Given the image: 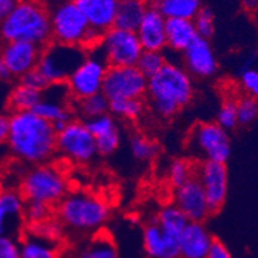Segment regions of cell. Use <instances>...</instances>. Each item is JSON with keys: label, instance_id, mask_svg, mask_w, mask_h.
<instances>
[{"label": "cell", "instance_id": "obj_14", "mask_svg": "<svg viewBox=\"0 0 258 258\" xmlns=\"http://www.w3.org/2000/svg\"><path fill=\"white\" fill-rule=\"evenodd\" d=\"M71 98L66 84H50L43 91V97L34 108V112L53 123L58 133L72 118V109L70 104Z\"/></svg>", "mask_w": 258, "mask_h": 258}, {"label": "cell", "instance_id": "obj_36", "mask_svg": "<svg viewBox=\"0 0 258 258\" xmlns=\"http://www.w3.org/2000/svg\"><path fill=\"white\" fill-rule=\"evenodd\" d=\"M216 122L226 131L233 130L239 125L238 105H236L235 100L229 98L221 103L217 114H216Z\"/></svg>", "mask_w": 258, "mask_h": 258}, {"label": "cell", "instance_id": "obj_1", "mask_svg": "<svg viewBox=\"0 0 258 258\" xmlns=\"http://www.w3.org/2000/svg\"><path fill=\"white\" fill-rule=\"evenodd\" d=\"M7 144L23 163H48L57 154V130L34 111L13 112Z\"/></svg>", "mask_w": 258, "mask_h": 258}, {"label": "cell", "instance_id": "obj_43", "mask_svg": "<svg viewBox=\"0 0 258 258\" xmlns=\"http://www.w3.org/2000/svg\"><path fill=\"white\" fill-rule=\"evenodd\" d=\"M206 258H233V254L229 248L225 245V243H222L219 239H213L212 245H211Z\"/></svg>", "mask_w": 258, "mask_h": 258}, {"label": "cell", "instance_id": "obj_42", "mask_svg": "<svg viewBox=\"0 0 258 258\" xmlns=\"http://www.w3.org/2000/svg\"><path fill=\"white\" fill-rule=\"evenodd\" d=\"M240 81L244 90L249 94V97L258 100V71L253 69L243 70L240 72Z\"/></svg>", "mask_w": 258, "mask_h": 258}, {"label": "cell", "instance_id": "obj_35", "mask_svg": "<svg viewBox=\"0 0 258 258\" xmlns=\"http://www.w3.org/2000/svg\"><path fill=\"white\" fill-rule=\"evenodd\" d=\"M53 216V207L43 202L26 201L25 208V220L26 225L30 227L41 225L43 222L48 221Z\"/></svg>", "mask_w": 258, "mask_h": 258}, {"label": "cell", "instance_id": "obj_47", "mask_svg": "<svg viewBox=\"0 0 258 258\" xmlns=\"http://www.w3.org/2000/svg\"><path fill=\"white\" fill-rule=\"evenodd\" d=\"M243 4L247 9H254L258 7V0H243Z\"/></svg>", "mask_w": 258, "mask_h": 258}, {"label": "cell", "instance_id": "obj_9", "mask_svg": "<svg viewBox=\"0 0 258 258\" xmlns=\"http://www.w3.org/2000/svg\"><path fill=\"white\" fill-rule=\"evenodd\" d=\"M97 48L108 67L137 66L144 50L137 32L118 27H112L103 32Z\"/></svg>", "mask_w": 258, "mask_h": 258}, {"label": "cell", "instance_id": "obj_48", "mask_svg": "<svg viewBox=\"0 0 258 258\" xmlns=\"http://www.w3.org/2000/svg\"><path fill=\"white\" fill-rule=\"evenodd\" d=\"M179 258H180V257H179Z\"/></svg>", "mask_w": 258, "mask_h": 258}, {"label": "cell", "instance_id": "obj_45", "mask_svg": "<svg viewBox=\"0 0 258 258\" xmlns=\"http://www.w3.org/2000/svg\"><path fill=\"white\" fill-rule=\"evenodd\" d=\"M18 2L20 0H0V22H3L11 15Z\"/></svg>", "mask_w": 258, "mask_h": 258}, {"label": "cell", "instance_id": "obj_2", "mask_svg": "<svg viewBox=\"0 0 258 258\" xmlns=\"http://www.w3.org/2000/svg\"><path fill=\"white\" fill-rule=\"evenodd\" d=\"M194 93L193 76L179 63L167 60L161 71L148 79L147 97L152 112L159 118L176 116L191 103Z\"/></svg>", "mask_w": 258, "mask_h": 258}, {"label": "cell", "instance_id": "obj_28", "mask_svg": "<svg viewBox=\"0 0 258 258\" xmlns=\"http://www.w3.org/2000/svg\"><path fill=\"white\" fill-rule=\"evenodd\" d=\"M154 221L166 234L176 239L180 238L182 230L189 224V220L185 217L184 213L177 208L175 203H167L162 206L154 217Z\"/></svg>", "mask_w": 258, "mask_h": 258}, {"label": "cell", "instance_id": "obj_41", "mask_svg": "<svg viewBox=\"0 0 258 258\" xmlns=\"http://www.w3.org/2000/svg\"><path fill=\"white\" fill-rule=\"evenodd\" d=\"M20 83L39 91H44L49 85H50V84L48 83V80L45 79V76L37 70V67L31 70V71H29L27 74L23 75L20 79Z\"/></svg>", "mask_w": 258, "mask_h": 258}, {"label": "cell", "instance_id": "obj_32", "mask_svg": "<svg viewBox=\"0 0 258 258\" xmlns=\"http://www.w3.org/2000/svg\"><path fill=\"white\" fill-rule=\"evenodd\" d=\"M167 181L173 189L181 186L182 184L196 176V170L193 165L187 159L176 158L170 162L167 170H166Z\"/></svg>", "mask_w": 258, "mask_h": 258}, {"label": "cell", "instance_id": "obj_16", "mask_svg": "<svg viewBox=\"0 0 258 258\" xmlns=\"http://www.w3.org/2000/svg\"><path fill=\"white\" fill-rule=\"evenodd\" d=\"M181 54L184 69L193 77L210 79L219 71V62L208 39L198 36Z\"/></svg>", "mask_w": 258, "mask_h": 258}, {"label": "cell", "instance_id": "obj_18", "mask_svg": "<svg viewBox=\"0 0 258 258\" xmlns=\"http://www.w3.org/2000/svg\"><path fill=\"white\" fill-rule=\"evenodd\" d=\"M26 199L20 190H0V234L17 238L26 225Z\"/></svg>", "mask_w": 258, "mask_h": 258}, {"label": "cell", "instance_id": "obj_29", "mask_svg": "<svg viewBox=\"0 0 258 258\" xmlns=\"http://www.w3.org/2000/svg\"><path fill=\"white\" fill-rule=\"evenodd\" d=\"M41 97L43 91L35 90L20 83L9 94L8 107L12 112L34 111Z\"/></svg>", "mask_w": 258, "mask_h": 258}, {"label": "cell", "instance_id": "obj_13", "mask_svg": "<svg viewBox=\"0 0 258 258\" xmlns=\"http://www.w3.org/2000/svg\"><path fill=\"white\" fill-rule=\"evenodd\" d=\"M196 177L201 182L211 213L219 212L225 205L229 187V176L225 163L202 161L196 168Z\"/></svg>", "mask_w": 258, "mask_h": 258}, {"label": "cell", "instance_id": "obj_39", "mask_svg": "<svg viewBox=\"0 0 258 258\" xmlns=\"http://www.w3.org/2000/svg\"><path fill=\"white\" fill-rule=\"evenodd\" d=\"M198 36L210 40L215 34V17L208 8H202L193 20Z\"/></svg>", "mask_w": 258, "mask_h": 258}, {"label": "cell", "instance_id": "obj_27", "mask_svg": "<svg viewBox=\"0 0 258 258\" xmlns=\"http://www.w3.org/2000/svg\"><path fill=\"white\" fill-rule=\"evenodd\" d=\"M77 258H118V249L109 234L99 231L80 248Z\"/></svg>", "mask_w": 258, "mask_h": 258}, {"label": "cell", "instance_id": "obj_4", "mask_svg": "<svg viewBox=\"0 0 258 258\" xmlns=\"http://www.w3.org/2000/svg\"><path fill=\"white\" fill-rule=\"evenodd\" d=\"M0 37L8 41H27L41 48L51 40L50 21L45 4L20 0L11 15L0 22Z\"/></svg>", "mask_w": 258, "mask_h": 258}, {"label": "cell", "instance_id": "obj_38", "mask_svg": "<svg viewBox=\"0 0 258 258\" xmlns=\"http://www.w3.org/2000/svg\"><path fill=\"white\" fill-rule=\"evenodd\" d=\"M238 105L239 125H249L258 117V100L253 97H241L236 102Z\"/></svg>", "mask_w": 258, "mask_h": 258}, {"label": "cell", "instance_id": "obj_10", "mask_svg": "<svg viewBox=\"0 0 258 258\" xmlns=\"http://www.w3.org/2000/svg\"><path fill=\"white\" fill-rule=\"evenodd\" d=\"M190 152L202 161L226 163L231 153L229 134L217 122H199L191 128Z\"/></svg>", "mask_w": 258, "mask_h": 258}, {"label": "cell", "instance_id": "obj_19", "mask_svg": "<svg viewBox=\"0 0 258 258\" xmlns=\"http://www.w3.org/2000/svg\"><path fill=\"white\" fill-rule=\"evenodd\" d=\"M166 22L167 20L161 15V12L151 4L135 31L144 50L165 51L167 49Z\"/></svg>", "mask_w": 258, "mask_h": 258}, {"label": "cell", "instance_id": "obj_25", "mask_svg": "<svg viewBox=\"0 0 258 258\" xmlns=\"http://www.w3.org/2000/svg\"><path fill=\"white\" fill-rule=\"evenodd\" d=\"M21 258H60V253L57 241L30 230V233L21 240Z\"/></svg>", "mask_w": 258, "mask_h": 258}, {"label": "cell", "instance_id": "obj_24", "mask_svg": "<svg viewBox=\"0 0 258 258\" xmlns=\"http://www.w3.org/2000/svg\"><path fill=\"white\" fill-rule=\"evenodd\" d=\"M149 7V0H118L114 27L137 31Z\"/></svg>", "mask_w": 258, "mask_h": 258}, {"label": "cell", "instance_id": "obj_6", "mask_svg": "<svg viewBox=\"0 0 258 258\" xmlns=\"http://www.w3.org/2000/svg\"><path fill=\"white\" fill-rule=\"evenodd\" d=\"M20 191L26 201L43 202L55 207L70 191V182L57 165L48 162L32 166L23 173Z\"/></svg>", "mask_w": 258, "mask_h": 258}, {"label": "cell", "instance_id": "obj_21", "mask_svg": "<svg viewBox=\"0 0 258 258\" xmlns=\"http://www.w3.org/2000/svg\"><path fill=\"white\" fill-rule=\"evenodd\" d=\"M213 239L203 222H189L179 238L180 258H206Z\"/></svg>", "mask_w": 258, "mask_h": 258}, {"label": "cell", "instance_id": "obj_5", "mask_svg": "<svg viewBox=\"0 0 258 258\" xmlns=\"http://www.w3.org/2000/svg\"><path fill=\"white\" fill-rule=\"evenodd\" d=\"M51 39L55 43L89 49L97 46L102 34L93 30L75 0H46Z\"/></svg>", "mask_w": 258, "mask_h": 258}, {"label": "cell", "instance_id": "obj_31", "mask_svg": "<svg viewBox=\"0 0 258 258\" xmlns=\"http://www.w3.org/2000/svg\"><path fill=\"white\" fill-rule=\"evenodd\" d=\"M144 112L145 103L143 99H117L109 102V113L116 118L137 121Z\"/></svg>", "mask_w": 258, "mask_h": 258}, {"label": "cell", "instance_id": "obj_8", "mask_svg": "<svg viewBox=\"0 0 258 258\" xmlns=\"http://www.w3.org/2000/svg\"><path fill=\"white\" fill-rule=\"evenodd\" d=\"M57 153L76 165H88L98 154L95 138L86 122L71 118L57 133Z\"/></svg>", "mask_w": 258, "mask_h": 258}, {"label": "cell", "instance_id": "obj_30", "mask_svg": "<svg viewBox=\"0 0 258 258\" xmlns=\"http://www.w3.org/2000/svg\"><path fill=\"white\" fill-rule=\"evenodd\" d=\"M76 111L80 118L86 119L109 113V100L103 93L94 94L81 100H76Z\"/></svg>", "mask_w": 258, "mask_h": 258}, {"label": "cell", "instance_id": "obj_33", "mask_svg": "<svg viewBox=\"0 0 258 258\" xmlns=\"http://www.w3.org/2000/svg\"><path fill=\"white\" fill-rule=\"evenodd\" d=\"M130 152L139 162H151L159 152L158 144L142 134H135L130 139Z\"/></svg>", "mask_w": 258, "mask_h": 258}, {"label": "cell", "instance_id": "obj_20", "mask_svg": "<svg viewBox=\"0 0 258 258\" xmlns=\"http://www.w3.org/2000/svg\"><path fill=\"white\" fill-rule=\"evenodd\" d=\"M143 248L148 258H179V239L166 234L156 221L143 230Z\"/></svg>", "mask_w": 258, "mask_h": 258}, {"label": "cell", "instance_id": "obj_46", "mask_svg": "<svg viewBox=\"0 0 258 258\" xmlns=\"http://www.w3.org/2000/svg\"><path fill=\"white\" fill-rule=\"evenodd\" d=\"M12 74L11 71H9V69L7 67L6 63L3 62V60L0 59V80H9L12 79Z\"/></svg>", "mask_w": 258, "mask_h": 258}, {"label": "cell", "instance_id": "obj_40", "mask_svg": "<svg viewBox=\"0 0 258 258\" xmlns=\"http://www.w3.org/2000/svg\"><path fill=\"white\" fill-rule=\"evenodd\" d=\"M0 258H21V240L0 234Z\"/></svg>", "mask_w": 258, "mask_h": 258}, {"label": "cell", "instance_id": "obj_26", "mask_svg": "<svg viewBox=\"0 0 258 258\" xmlns=\"http://www.w3.org/2000/svg\"><path fill=\"white\" fill-rule=\"evenodd\" d=\"M153 4L166 20H194L202 7L201 0H153Z\"/></svg>", "mask_w": 258, "mask_h": 258}, {"label": "cell", "instance_id": "obj_23", "mask_svg": "<svg viewBox=\"0 0 258 258\" xmlns=\"http://www.w3.org/2000/svg\"><path fill=\"white\" fill-rule=\"evenodd\" d=\"M198 37L191 20L171 18L166 22V44L172 53L181 54Z\"/></svg>", "mask_w": 258, "mask_h": 258}, {"label": "cell", "instance_id": "obj_44", "mask_svg": "<svg viewBox=\"0 0 258 258\" xmlns=\"http://www.w3.org/2000/svg\"><path fill=\"white\" fill-rule=\"evenodd\" d=\"M9 126H11V116L0 113V145L8 140Z\"/></svg>", "mask_w": 258, "mask_h": 258}, {"label": "cell", "instance_id": "obj_11", "mask_svg": "<svg viewBox=\"0 0 258 258\" xmlns=\"http://www.w3.org/2000/svg\"><path fill=\"white\" fill-rule=\"evenodd\" d=\"M108 64L97 46L86 51V57L67 80V88L72 99L81 100L94 94L102 93Z\"/></svg>", "mask_w": 258, "mask_h": 258}, {"label": "cell", "instance_id": "obj_15", "mask_svg": "<svg viewBox=\"0 0 258 258\" xmlns=\"http://www.w3.org/2000/svg\"><path fill=\"white\" fill-rule=\"evenodd\" d=\"M173 203L189 222H205L212 215L208 207L205 190L196 176L173 191Z\"/></svg>", "mask_w": 258, "mask_h": 258}, {"label": "cell", "instance_id": "obj_22", "mask_svg": "<svg viewBox=\"0 0 258 258\" xmlns=\"http://www.w3.org/2000/svg\"><path fill=\"white\" fill-rule=\"evenodd\" d=\"M90 27L99 34L114 27L118 0H75Z\"/></svg>", "mask_w": 258, "mask_h": 258}, {"label": "cell", "instance_id": "obj_3", "mask_svg": "<svg viewBox=\"0 0 258 258\" xmlns=\"http://www.w3.org/2000/svg\"><path fill=\"white\" fill-rule=\"evenodd\" d=\"M57 219L74 233H99L111 216L107 201L88 190H72L55 206Z\"/></svg>", "mask_w": 258, "mask_h": 258}, {"label": "cell", "instance_id": "obj_37", "mask_svg": "<svg viewBox=\"0 0 258 258\" xmlns=\"http://www.w3.org/2000/svg\"><path fill=\"white\" fill-rule=\"evenodd\" d=\"M95 144H97V152L99 156H111L118 149L121 144V131L118 127L107 131L100 137L95 138Z\"/></svg>", "mask_w": 258, "mask_h": 258}, {"label": "cell", "instance_id": "obj_12", "mask_svg": "<svg viewBox=\"0 0 258 258\" xmlns=\"http://www.w3.org/2000/svg\"><path fill=\"white\" fill-rule=\"evenodd\" d=\"M148 79L137 66L108 67L102 93L109 102L117 99H143L147 95Z\"/></svg>", "mask_w": 258, "mask_h": 258}, {"label": "cell", "instance_id": "obj_17", "mask_svg": "<svg viewBox=\"0 0 258 258\" xmlns=\"http://www.w3.org/2000/svg\"><path fill=\"white\" fill-rule=\"evenodd\" d=\"M43 48L27 41H8L0 49V59L7 64L13 77H22L36 69Z\"/></svg>", "mask_w": 258, "mask_h": 258}, {"label": "cell", "instance_id": "obj_34", "mask_svg": "<svg viewBox=\"0 0 258 258\" xmlns=\"http://www.w3.org/2000/svg\"><path fill=\"white\" fill-rule=\"evenodd\" d=\"M166 63H167V59H166L165 51L143 50L137 63V67L147 79H149V77L154 76L157 72L161 71V69Z\"/></svg>", "mask_w": 258, "mask_h": 258}, {"label": "cell", "instance_id": "obj_7", "mask_svg": "<svg viewBox=\"0 0 258 258\" xmlns=\"http://www.w3.org/2000/svg\"><path fill=\"white\" fill-rule=\"evenodd\" d=\"M86 51L81 46L53 41L41 50L37 70L45 76L49 84H66L72 72L86 57Z\"/></svg>", "mask_w": 258, "mask_h": 258}]
</instances>
